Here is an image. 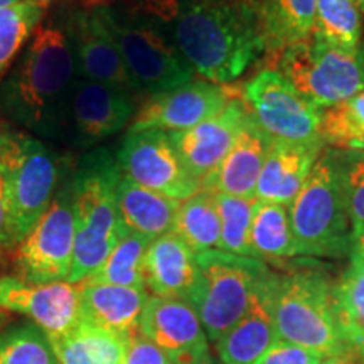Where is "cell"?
Listing matches in <instances>:
<instances>
[{
    "label": "cell",
    "instance_id": "obj_1",
    "mask_svg": "<svg viewBox=\"0 0 364 364\" xmlns=\"http://www.w3.org/2000/svg\"><path fill=\"white\" fill-rule=\"evenodd\" d=\"M78 78L70 19L44 22L0 85V113L36 135L59 139Z\"/></svg>",
    "mask_w": 364,
    "mask_h": 364
},
{
    "label": "cell",
    "instance_id": "obj_2",
    "mask_svg": "<svg viewBox=\"0 0 364 364\" xmlns=\"http://www.w3.org/2000/svg\"><path fill=\"white\" fill-rule=\"evenodd\" d=\"M169 22L179 53L211 83L238 80L267 51L257 0H177Z\"/></svg>",
    "mask_w": 364,
    "mask_h": 364
},
{
    "label": "cell",
    "instance_id": "obj_3",
    "mask_svg": "<svg viewBox=\"0 0 364 364\" xmlns=\"http://www.w3.org/2000/svg\"><path fill=\"white\" fill-rule=\"evenodd\" d=\"M120 177L117 159L102 147L81 157L70 177L76 223L70 284L80 285L88 280L125 233L117 201Z\"/></svg>",
    "mask_w": 364,
    "mask_h": 364
},
{
    "label": "cell",
    "instance_id": "obj_4",
    "mask_svg": "<svg viewBox=\"0 0 364 364\" xmlns=\"http://www.w3.org/2000/svg\"><path fill=\"white\" fill-rule=\"evenodd\" d=\"M289 211L300 255L339 258L351 253L354 236L338 150H326L318 156Z\"/></svg>",
    "mask_w": 364,
    "mask_h": 364
},
{
    "label": "cell",
    "instance_id": "obj_5",
    "mask_svg": "<svg viewBox=\"0 0 364 364\" xmlns=\"http://www.w3.org/2000/svg\"><path fill=\"white\" fill-rule=\"evenodd\" d=\"M273 318L280 341L346 363L332 311V284L324 272L306 267L277 275Z\"/></svg>",
    "mask_w": 364,
    "mask_h": 364
},
{
    "label": "cell",
    "instance_id": "obj_6",
    "mask_svg": "<svg viewBox=\"0 0 364 364\" xmlns=\"http://www.w3.org/2000/svg\"><path fill=\"white\" fill-rule=\"evenodd\" d=\"M198 282L189 302L201 318L209 343L216 344L248 311L257 287L270 272L257 258L208 250L196 253Z\"/></svg>",
    "mask_w": 364,
    "mask_h": 364
},
{
    "label": "cell",
    "instance_id": "obj_7",
    "mask_svg": "<svg viewBox=\"0 0 364 364\" xmlns=\"http://www.w3.org/2000/svg\"><path fill=\"white\" fill-rule=\"evenodd\" d=\"M102 11L139 93L156 97L193 81L194 70L157 22L108 6Z\"/></svg>",
    "mask_w": 364,
    "mask_h": 364
},
{
    "label": "cell",
    "instance_id": "obj_8",
    "mask_svg": "<svg viewBox=\"0 0 364 364\" xmlns=\"http://www.w3.org/2000/svg\"><path fill=\"white\" fill-rule=\"evenodd\" d=\"M279 71L317 110L364 91V49L341 51L316 38L280 51Z\"/></svg>",
    "mask_w": 364,
    "mask_h": 364
},
{
    "label": "cell",
    "instance_id": "obj_9",
    "mask_svg": "<svg viewBox=\"0 0 364 364\" xmlns=\"http://www.w3.org/2000/svg\"><path fill=\"white\" fill-rule=\"evenodd\" d=\"M75 206L70 179L63 181L51 206L16 247V277L33 284L68 282L75 255Z\"/></svg>",
    "mask_w": 364,
    "mask_h": 364
},
{
    "label": "cell",
    "instance_id": "obj_10",
    "mask_svg": "<svg viewBox=\"0 0 364 364\" xmlns=\"http://www.w3.org/2000/svg\"><path fill=\"white\" fill-rule=\"evenodd\" d=\"M11 156V199L17 245L51 206L61 186V169L53 150L39 139L6 129Z\"/></svg>",
    "mask_w": 364,
    "mask_h": 364
},
{
    "label": "cell",
    "instance_id": "obj_11",
    "mask_svg": "<svg viewBox=\"0 0 364 364\" xmlns=\"http://www.w3.org/2000/svg\"><path fill=\"white\" fill-rule=\"evenodd\" d=\"M243 90L250 115L273 140L322 144L321 110L314 108L279 71H260Z\"/></svg>",
    "mask_w": 364,
    "mask_h": 364
},
{
    "label": "cell",
    "instance_id": "obj_12",
    "mask_svg": "<svg viewBox=\"0 0 364 364\" xmlns=\"http://www.w3.org/2000/svg\"><path fill=\"white\" fill-rule=\"evenodd\" d=\"M117 162L136 184L176 201H186L201 191V181L186 167L169 132L129 130L122 140Z\"/></svg>",
    "mask_w": 364,
    "mask_h": 364
},
{
    "label": "cell",
    "instance_id": "obj_13",
    "mask_svg": "<svg viewBox=\"0 0 364 364\" xmlns=\"http://www.w3.org/2000/svg\"><path fill=\"white\" fill-rule=\"evenodd\" d=\"M139 331L174 364H216L201 318L188 300L149 297Z\"/></svg>",
    "mask_w": 364,
    "mask_h": 364
},
{
    "label": "cell",
    "instance_id": "obj_14",
    "mask_svg": "<svg viewBox=\"0 0 364 364\" xmlns=\"http://www.w3.org/2000/svg\"><path fill=\"white\" fill-rule=\"evenodd\" d=\"M0 311L24 316L49 339L59 338L81 321V285L33 284L16 275L0 277Z\"/></svg>",
    "mask_w": 364,
    "mask_h": 364
},
{
    "label": "cell",
    "instance_id": "obj_15",
    "mask_svg": "<svg viewBox=\"0 0 364 364\" xmlns=\"http://www.w3.org/2000/svg\"><path fill=\"white\" fill-rule=\"evenodd\" d=\"M134 113V95L129 91L78 78L68 105L66 130H71L76 145L90 147L118 134Z\"/></svg>",
    "mask_w": 364,
    "mask_h": 364
},
{
    "label": "cell",
    "instance_id": "obj_16",
    "mask_svg": "<svg viewBox=\"0 0 364 364\" xmlns=\"http://www.w3.org/2000/svg\"><path fill=\"white\" fill-rule=\"evenodd\" d=\"M230 102V93L220 85L191 81L150 97L135 113L129 130L186 132L218 115Z\"/></svg>",
    "mask_w": 364,
    "mask_h": 364
},
{
    "label": "cell",
    "instance_id": "obj_17",
    "mask_svg": "<svg viewBox=\"0 0 364 364\" xmlns=\"http://www.w3.org/2000/svg\"><path fill=\"white\" fill-rule=\"evenodd\" d=\"M68 19L80 78L139 93L105 21L102 4L91 6L90 11L73 12Z\"/></svg>",
    "mask_w": 364,
    "mask_h": 364
},
{
    "label": "cell",
    "instance_id": "obj_18",
    "mask_svg": "<svg viewBox=\"0 0 364 364\" xmlns=\"http://www.w3.org/2000/svg\"><path fill=\"white\" fill-rule=\"evenodd\" d=\"M250 117L247 103L231 100L218 115L194 129L169 132L182 161L196 179L203 181L218 169L230 154Z\"/></svg>",
    "mask_w": 364,
    "mask_h": 364
},
{
    "label": "cell",
    "instance_id": "obj_19",
    "mask_svg": "<svg viewBox=\"0 0 364 364\" xmlns=\"http://www.w3.org/2000/svg\"><path fill=\"white\" fill-rule=\"evenodd\" d=\"M275 282L277 275L270 270L258 284L247 314L215 344L221 364H253L279 341L273 318Z\"/></svg>",
    "mask_w": 364,
    "mask_h": 364
},
{
    "label": "cell",
    "instance_id": "obj_20",
    "mask_svg": "<svg viewBox=\"0 0 364 364\" xmlns=\"http://www.w3.org/2000/svg\"><path fill=\"white\" fill-rule=\"evenodd\" d=\"M272 142V136H268L250 115L230 154L218 169L203 181L201 189L255 199L258 179Z\"/></svg>",
    "mask_w": 364,
    "mask_h": 364
},
{
    "label": "cell",
    "instance_id": "obj_21",
    "mask_svg": "<svg viewBox=\"0 0 364 364\" xmlns=\"http://www.w3.org/2000/svg\"><path fill=\"white\" fill-rule=\"evenodd\" d=\"M324 144H297L273 140L258 179V201L289 206L306 184Z\"/></svg>",
    "mask_w": 364,
    "mask_h": 364
},
{
    "label": "cell",
    "instance_id": "obj_22",
    "mask_svg": "<svg viewBox=\"0 0 364 364\" xmlns=\"http://www.w3.org/2000/svg\"><path fill=\"white\" fill-rule=\"evenodd\" d=\"M196 282V253L174 231L150 241L145 257V285L150 292L189 302Z\"/></svg>",
    "mask_w": 364,
    "mask_h": 364
},
{
    "label": "cell",
    "instance_id": "obj_23",
    "mask_svg": "<svg viewBox=\"0 0 364 364\" xmlns=\"http://www.w3.org/2000/svg\"><path fill=\"white\" fill-rule=\"evenodd\" d=\"M81 318L132 339L139 334L140 317L147 304V290L132 287L80 284Z\"/></svg>",
    "mask_w": 364,
    "mask_h": 364
},
{
    "label": "cell",
    "instance_id": "obj_24",
    "mask_svg": "<svg viewBox=\"0 0 364 364\" xmlns=\"http://www.w3.org/2000/svg\"><path fill=\"white\" fill-rule=\"evenodd\" d=\"M117 201L125 230L149 240L171 233L181 206V201L136 184L124 172L117 186Z\"/></svg>",
    "mask_w": 364,
    "mask_h": 364
},
{
    "label": "cell",
    "instance_id": "obj_25",
    "mask_svg": "<svg viewBox=\"0 0 364 364\" xmlns=\"http://www.w3.org/2000/svg\"><path fill=\"white\" fill-rule=\"evenodd\" d=\"M59 364H125L129 339L81 321L51 339Z\"/></svg>",
    "mask_w": 364,
    "mask_h": 364
},
{
    "label": "cell",
    "instance_id": "obj_26",
    "mask_svg": "<svg viewBox=\"0 0 364 364\" xmlns=\"http://www.w3.org/2000/svg\"><path fill=\"white\" fill-rule=\"evenodd\" d=\"M332 311L346 363L364 364V265L351 263L339 282L332 285Z\"/></svg>",
    "mask_w": 364,
    "mask_h": 364
},
{
    "label": "cell",
    "instance_id": "obj_27",
    "mask_svg": "<svg viewBox=\"0 0 364 364\" xmlns=\"http://www.w3.org/2000/svg\"><path fill=\"white\" fill-rule=\"evenodd\" d=\"M250 247L252 257L263 263L300 257L289 206L257 199L250 230Z\"/></svg>",
    "mask_w": 364,
    "mask_h": 364
},
{
    "label": "cell",
    "instance_id": "obj_28",
    "mask_svg": "<svg viewBox=\"0 0 364 364\" xmlns=\"http://www.w3.org/2000/svg\"><path fill=\"white\" fill-rule=\"evenodd\" d=\"M257 4L267 51H282L312 36L317 0H257Z\"/></svg>",
    "mask_w": 364,
    "mask_h": 364
},
{
    "label": "cell",
    "instance_id": "obj_29",
    "mask_svg": "<svg viewBox=\"0 0 364 364\" xmlns=\"http://www.w3.org/2000/svg\"><path fill=\"white\" fill-rule=\"evenodd\" d=\"M172 231L188 243L194 253L220 248L221 220L216 194L201 189L182 201Z\"/></svg>",
    "mask_w": 364,
    "mask_h": 364
},
{
    "label": "cell",
    "instance_id": "obj_30",
    "mask_svg": "<svg viewBox=\"0 0 364 364\" xmlns=\"http://www.w3.org/2000/svg\"><path fill=\"white\" fill-rule=\"evenodd\" d=\"M150 241L152 240L142 235L125 230L110 257L83 284H105L147 290L145 257H147Z\"/></svg>",
    "mask_w": 364,
    "mask_h": 364
},
{
    "label": "cell",
    "instance_id": "obj_31",
    "mask_svg": "<svg viewBox=\"0 0 364 364\" xmlns=\"http://www.w3.org/2000/svg\"><path fill=\"white\" fill-rule=\"evenodd\" d=\"M361 11L354 0H317L312 38L341 49L361 46Z\"/></svg>",
    "mask_w": 364,
    "mask_h": 364
},
{
    "label": "cell",
    "instance_id": "obj_32",
    "mask_svg": "<svg viewBox=\"0 0 364 364\" xmlns=\"http://www.w3.org/2000/svg\"><path fill=\"white\" fill-rule=\"evenodd\" d=\"M51 0H26L0 9V78L43 22Z\"/></svg>",
    "mask_w": 364,
    "mask_h": 364
},
{
    "label": "cell",
    "instance_id": "obj_33",
    "mask_svg": "<svg viewBox=\"0 0 364 364\" xmlns=\"http://www.w3.org/2000/svg\"><path fill=\"white\" fill-rule=\"evenodd\" d=\"M0 364H59L51 339L33 322L0 331Z\"/></svg>",
    "mask_w": 364,
    "mask_h": 364
},
{
    "label": "cell",
    "instance_id": "obj_34",
    "mask_svg": "<svg viewBox=\"0 0 364 364\" xmlns=\"http://www.w3.org/2000/svg\"><path fill=\"white\" fill-rule=\"evenodd\" d=\"M215 194L221 220V240L218 250L238 255V257L253 258L252 247H250V230H252L257 198L245 199L220 193Z\"/></svg>",
    "mask_w": 364,
    "mask_h": 364
},
{
    "label": "cell",
    "instance_id": "obj_35",
    "mask_svg": "<svg viewBox=\"0 0 364 364\" xmlns=\"http://www.w3.org/2000/svg\"><path fill=\"white\" fill-rule=\"evenodd\" d=\"M359 139H364V91L321 110L322 144L344 150Z\"/></svg>",
    "mask_w": 364,
    "mask_h": 364
},
{
    "label": "cell",
    "instance_id": "obj_36",
    "mask_svg": "<svg viewBox=\"0 0 364 364\" xmlns=\"http://www.w3.org/2000/svg\"><path fill=\"white\" fill-rule=\"evenodd\" d=\"M343 189L354 240L364 235V152L338 150Z\"/></svg>",
    "mask_w": 364,
    "mask_h": 364
},
{
    "label": "cell",
    "instance_id": "obj_37",
    "mask_svg": "<svg viewBox=\"0 0 364 364\" xmlns=\"http://www.w3.org/2000/svg\"><path fill=\"white\" fill-rule=\"evenodd\" d=\"M17 238L14 230L11 199V156L6 129L0 130V250H16Z\"/></svg>",
    "mask_w": 364,
    "mask_h": 364
},
{
    "label": "cell",
    "instance_id": "obj_38",
    "mask_svg": "<svg viewBox=\"0 0 364 364\" xmlns=\"http://www.w3.org/2000/svg\"><path fill=\"white\" fill-rule=\"evenodd\" d=\"M322 359H326L322 354L279 339L253 364H317Z\"/></svg>",
    "mask_w": 364,
    "mask_h": 364
},
{
    "label": "cell",
    "instance_id": "obj_39",
    "mask_svg": "<svg viewBox=\"0 0 364 364\" xmlns=\"http://www.w3.org/2000/svg\"><path fill=\"white\" fill-rule=\"evenodd\" d=\"M125 364H174V361L139 332L129 341Z\"/></svg>",
    "mask_w": 364,
    "mask_h": 364
},
{
    "label": "cell",
    "instance_id": "obj_40",
    "mask_svg": "<svg viewBox=\"0 0 364 364\" xmlns=\"http://www.w3.org/2000/svg\"><path fill=\"white\" fill-rule=\"evenodd\" d=\"M150 12L156 14L162 21L169 22L174 17L177 9V0H142Z\"/></svg>",
    "mask_w": 364,
    "mask_h": 364
},
{
    "label": "cell",
    "instance_id": "obj_41",
    "mask_svg": "<svg viewBox=\"0 0 364 364\" xmlns=\"http://www.w3.org/2000/svg\"><path fill=\"white\" fill-rule=\"evenodd\" d=\"M349 257H351V263L354 265H364V235L354 240Z\"/></svg>",
    "mask_w": 364,
    "mask_h": 364
},
{
    "label": "cell",
    "instance_id": "obj_42",
    "mask_svg": "<svg viewBox=\"0 0 364 364\" xmlns=\"http://www.w3.org/2000/svg\"><path fill=\"white\" fill-rule=\"evenodd\" d=\"M344 150H359V152H364V139H359L356 142L349 144Z\"/></svg>",
    "mask_w": 364,
    "mask_h": 364
},
{
    "label": "cell",
    "instance_id": "obj_43",
    "mask_svg": "<svg viewBox=\"0 0 364 364\" xmlns=\"http://www.w3.org/2000/svg\"><path fill=\"white\" fill-rule=\"evenodd\" d=\"M21 2H26V0H0V9L17 6V4H21Z\"/></svg>",
    "mask_w": 364,
    "mask_h": 364
},
{
    "label": "cell",
    "instance_id": "obj_44",
    "mask_svg": "<svg viewBox=\"0 0 364 364\" xmlns=\"http://www.w3.org/2000/svg\"><path fill=\"white\" fill-rule=\"evenodd\" d=\"M317 364H339V361L338 359H322V361Z\"/></svg>",
    "mask_w": 364,
    "mask_h": 364
},
{
    "label": "cell",
    "instance_id": "obj_45",
    "mask_svg": "<svg viewBox=\"0 0 364 364\" xmlns=\"http://www.w3.org/2000/svg\"><path fill=\"white\" fill-rule=\"evenodd\" d=\"M354 2H356V6L359 11H361V14H364V0H354Z\"/></svg>",
    "mask_w": 364,
    "mask_h": 364
},
{
    "label": "cell",
    "instance_id": "obj_46",
    "mask_svg": "<svg viewBox=\"0 0 364 364\" xmlns=\"http://www.w3.org/2000/svg\"><path fill=\"white\" fill-rule=\"evenodd\" d=\"M4 318H6V316H4V311H0V322H2Z\"/></svg>",
    "mask_w": 364,
    "mask_h": 364
},
{
    "label": "cell",
    "instance_id": "obj_47",
    "mask_svg": "<svg viewBox=\"0 0 364 364\" xmlns=\"http://www.w3.org/2000/svg\"><path fill=\"white\" fill-rule=\"evenodd\" d=\"M93 6H97V0H93Z\"/></svg>",
    "mask_w": 364,
    "mask_h": 364
},
{
    "label": "cell",
    "instance_id": "obj_48",
    "mask_svg": "<svg viewBox=\"0 0 364 364\" xmlns=\"http://www.w3.org/2000/svg\"><path fill=\"white\" fill-rule=\"evenodd\" d=\"M339 364H344V363H339Z\"/></svg>",
    "mask_w": 364,
    "mask_h": 364
}]
</instances>
